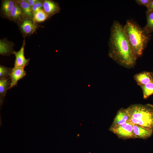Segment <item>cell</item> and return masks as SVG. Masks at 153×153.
Masks as SVG:
<instances>
[{"mask_svg":"<svg viewBox=\"0 0 153 153\" xmlns=\"http://www.w3.org/2000/svg\"><path fill=\"white\" fill-rule=\"evenodd\" d=\"M108 55L119 65L128 68L133 67L137 59L134 56L125 33L124 27L114 21L110 28Z\"/></svg>","mask_w":153,"mask_h":153,"instance_id":"cell-1","label":"cell"},{"mask_svg":"<svg viewBox=\"0 0 153 153\" xmlns=\"http://www.w3.org/2000/svg\"><path fill=\"white\" fill-rule=\"evenodd\" d=\"M124 27L132 51L137 59L142 55L151 35L133 20H128Z\"/></svg>","mask_w":153,"mask_h":153,"instance_id":"cell-2","label":"cell"},{"mask_svg":"<svg viewBox=\"0 0 153 153\" xmlns=\"http://www.w3.org/2000/svg\"><path fill=\"white\" fill-rule=\"evenodd\" d=\"M130 120L134 124L153 130V106L134 104L127 108Z\"/></svg>","mask_w":153,"mask_h":153,"instance_id":"cell-3","label":"cell"},{"mask_svg":"<svg viewBox=\"0 0 153 153\" xmlns=\"http://www.w3.org/2000/svg\"><path fill=\"white\" fill-rule=\"evenodd\" d=\"M133 124L130 121L121 125L110 127L109 130L115 134L119 138L126 140L135 139L133 132Z\"/></svg>","mask_w":153,"mask_h":153,"instance_id":"cell-4","label":"cell"},{"mask_svg":"<svg viewBox=\"0 0 153 153\" xmlns=\"http://www.w3.org/2000/svg\"><path fill=\"white\" fill-rule=\"evenodd\" d=\"M25 41L24 39L22 45L20 49L18 51H14L12 54L15 56L14 67L24 68L27 65L29 61V59H26L24 55V47Z\"/></svg>","mask_w":153,"mask_h":153,"instance_id":"cell-5","label":"cell"},{"mask_svg":"<svg viewBox=\"0 0 153 153\" xmlns=\"http://www.w3.org/2000/svg\"><path fill=\"white\" fill-rule=\"evenodd\" d=\"M42 1L43 9L49 17L60 12V8L58 3L51 0Z\"/></svg>","mask_w":153,"mask_h":153,"instance_id":"cell-6","label":"cell"},{"mask_svg":"<svg viewBox=\"0 0 153 153\" xmlns=\"http://www.w3.org/2000/svg\"><path fill=\"white\" fill-rule=\"evenodd\" d=\"M26 75L24 68L14 67L10 75L11 82L9 89L16 86L18 81L24 77Z\"/></svg>","mask_w":153,"mask_h":153,"instance_id":"cell-7","label":"cell"},{"mask_svg":"<svg viewBox=\"0 0 153 153\" xmlns=\"http://www.w3.org/2000/svg\"><path fill=\"white\" fill-rule=\"evenodd\" d=\"M130 121L127 109H121L118 111L110 127L119 126Z\"/></svg>","mask_w":153,"mask_h":153,"instance_id":"cell-8","label":"cell"},{"mask_svg":"<svg viewBox=\"0 0 153 153\" xmlns=\"http://www.w3.org/2000/svg\"><path fill=\"white\" fill-rule=\"evenodd\" d=\"M22 32L26 36L33 34L38 28V26L33 20L26 18L22 21L20 26Z\"/></svg>","mask_w":153,"mask_h":153,"instance_id":"cell-9","label":"cell"},{"mask_svg":"<svg viewBox=\"0 0 153 153\" xmlns=\"http://www.w3.org/2000/svg\"><path fill=\"white\" fill-rule=\"evenodd\" d=\"M133 132L135 138L146 139L152 135L153 130L145 129L138 125L133 124Z\"/></svg>","mask_w":153,"mask_h":153,"instance_id":"cell-10","label":"cell"},{"mask_svg":"<svg viewBox=\"0 0 153 153\" xmlns=\"http://www.w3.org/2000/svg\"><path fill=\"white\" fill-rule=\"evenodd\" d=\"M134 78L140 86L153 82L151 73L147 72H143L136 75Z\"/></svg>","mask_w":153,"mask_h":153,"instance_id":"cell-11","label":"cell"},{"mask_svg":"<svg viewBox=\"0 0 153 153\" xmlns=\"http://www.w3.org/2000/svg\"><path fill=\"white\" fill-rule=\"evenodd\" d=\"M14 44L5 39H1L0 41V54L2 55H8L12 53Z\"/></svg>","mask_w":153,"mask_h":153,"instance_id":"cell-12","label":"cell"},{"mask_svg":"<svg viewBox=\"0 0 153 153\" xmlns=\"http://www.w3.org/2000/svg\"><path fill=\"white\" fill-rule=\"evenodd\" d=\"M15 4V1L12 0H5L2 1V11L4 14L8 18Z\"/></svg>","mask_w":153,"mask_h":153,"instance_id":"cell-13","label":"cell"},{"mask_svg":"<svg viewBox=\"0 0 153 153\" xmlns=\"http://www.w3.org/2000/svg\"><path fill=\"white\" fill-rule=\"evenodd\" d=\"M16 2L21 8L24 15L30 18L33 17L32 8L27 0L17 1Z\"/></svg>","mask_w":153,"mask_h":153,"instance_id":"cell-14","label":"cell"},{"mask_svg":"<svg viewBox=\"0 0 153 153\" xmlns=\"http://www.w3.org/2000/svg\"><path fill=\"white\" fill-rule=\"evenodd\" d=\"M24 15L21 8L16 2V4L10 14L9 18L12 20L16 21L22 18Z\"/></svg>","mask_w":153,"mask_h":153,"instance_id":"cell-15","label":"cell"},{"mask_svg":"<svg viewBox=\"0 0 153 153\" xmlns=\"http://www.w3.org/2000/svg\"><path fill=\"white\" fill-rule=\"evenodd\" d=\"M49 18V16L42 9L33 14L32 19L33 21L36 23L44 22Z\"/></svg>","mask_w":153,"mask_h":153,"instance_id":"cell-16","label":"cell"},{"mask_svg":"<svg viewBox=\"0 0 153 153\" xmlns=\"http://www.w3.org/2000/svg\"><path fill=\"white\" fill-rule=\"evenodd\" d=\"M10 82L7 77L0 79V98H4L5 97L7 91L9 89Z\"/></svg>","mask_w":153,"mask_h":153,"instance_id":"cell-17","label":"cell"},{"mask_svg":"<svg viewBox=\"0 0 153 153\" xmlns=\"http://www.w3.org/2000/svg\"><path fill=\"white\" fill-rule=\"evenodd\" d=\"M147 23L144 27L145 31L149 33L153 31V11H146Z\"/></svg>","mask_w":153,"mask_h":153,"instance_id":"cell-18","label":"cell"},{"mask_svg":"<svg viewBox=\"0 0 153 153\" xmlns=\"http://www.w3.org/2000/svg\"><path fill=\"white\" fill-rule=\"evenodd\" d=\"M140 86L142 90L144 99L147 98L153 94V82Z\"/></svg>","mask_w":153,"mask_h":153,"instance_id":"cell-19","label":"cell"},{"mask_svg":"<svg viewBox=\"0 0 153 153\" xmlns=\"http://www.w3.org/2000/svg\"><path fill=\"white\" fill-rule=\"evenodd\" d=\"M12 69L8 68L3 66H0V79L3 78L10 76Z\"/></svg>","mask_w":153,"mask_h":153,"instance_id":"cell-20","label":"cell"},{"mask_svg":"<svg viewBox=\"0 0 153 153\" xmlns=\"http://www.w3.org/2000/svg\"><path fill=\"white\" fill-rule=\"evenodd\" d=\"M43 8V1L38 0L32 8L33 15Z\"/></svg>","mask_w":153,"mask_h":153,"instance_id":"cell-21","label":"cell"},{"mask_svg":"<svg viewBox=\"0 0 153 153\" xmlns=\"http://www.w3.org/2000/svg\"><path fill=\"white\" fill-rule=\"evenodd\" d=\"M151 0H136L135 1L137 4L140 5L145 6L147 7Z\"/></svg>","mask_w":153,"mask_h":153,"instance_id":"cell-22","label":"cell"},{"mask_svg":"<svg viewBox=\"0 0 153 153\" xmlns=\"http://www.w3.org/2000/svg\"><path fill=\"white\" fill-rule=\"evenodd\" d=\"M147 11H153V0H151L148 6L146 7Z\"/></svg>","mask_w":153,"mask_h":153,"instance_id":"cell-23","label":"cell"},{"mask_svg":"<svg viewBox=\"0 0 153 153\" xmlns=\"http://www.w3.org/2000/svg\"><path fill=\"white\" fill-rule=\"evenodd\" d=\"M38 1V0H27V3L30 6L31 8L33 6L35 3Z\"/></svg>","mask_w":153,"mask_h":153,"instance_id":"cell-24","label":"cell"},{"mask_svg":"<svg viewBox=\"0 0 153 153\" xmlns=\"http://www.w3.org/2000/svg\"><path fill=\"white\" fill-rule=\"evenodd\" d=\"M151 74H152V78H153V73H152Z\"/></svg>","mask_w":153,"mask_h":153,"instance_id":"cell-25","label":"cell"}]
</instances>
